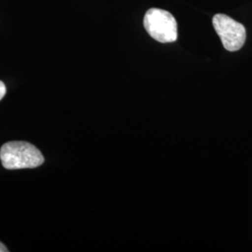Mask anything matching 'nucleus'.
<instances>
[{
	"label": "nucleus",
	"mask_w": 252,
	"mask_h": 252,
	"mask_svg": "<svg viewBox=\"0 0 252 252\" xmlns=\"http://www.w3.org/2000/svg\"><path fill=\"white\" fill-rule=\"evenodd\" d=\"M212 24L222 45L229 52L240 50L246 41L247 33L242 24L234 21L225 14H216L212 19Z\"/></svg>",
	"instance_id": "3"
},
{
	"label": "nucleus",
	"mask_w": 252,
	"mask_h": 252,
	"mask_svg": "<svg viewBox=\"0 0 252 252\" xmlns=\"http://www.w3.org/2000/svg\"><path fill=\"white\" fill-rule=\"evenodd\" d=\"M144 27L148 34L161 43L174 42L178 38V24L170 12L150 9L145 14Z\"/></svg>",
	"instance_id": "2"
},
{
	"label": "nucleus",
	"mask_w": 252,
	"mask_h": 252,
	"mask_svg": "<svg viewBox=\"0 0 252 252\" xmlns=\"http://www.w3.org/2000/svg\"><path fill=\"white\" fill-rule=\"evenodd\" d=\"M2 165L9 170L35 168L44 162V157L34 145L12 141L3 145L0 150Z\"/></svg>",
	"instance_id": "1"
},
{
	"label": "nucleus",
	"mask_w": 252,
	"mask_h": 252,
	"mask_svg": "<svg viewBox=\"0 0 252 252\" xmlns=\"http://www.w3.org/2000/svg\"><path fill=\"white\" fill-rule=\"evenodd\" d=\"M6 93H7V89H6V86H5L4 82L0 81V100L5 96Z\"/></svg>",
	"instance_id": "4"
},
{
	"label": "nucleus",
	"mask_w": 252,
	"mask_h": 252,
	"mask_svg": "<svg viewBox=\"0 0 252 252\" xmlns=\"http://www.w3.org/2000/svg\"><path fill=\"white\" fill-rule=\"evenodd\" d=\"M9 252V250L3 245V244L0 242V252Z\"/></svg>",
	"instance_id": "5"
}]
</instances>
